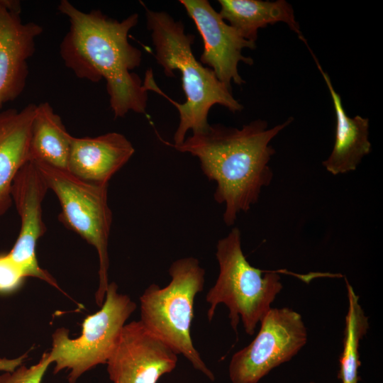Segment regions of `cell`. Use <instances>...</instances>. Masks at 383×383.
<instances>
[{"label":"cell","instance_id":"6da1fadb","mask_svg":"<svg viewBox=\"0 0 383 383\" xmlns=\"http://www.w3.org/2000/svg\"><path fill=\"white\" fill-rule=\"evenodd\" d=\"M57 9L70 23L60 45L65 65L79 79L94 83L106 81L115 118L129 111L145 113L148 91L132 72L141 64L142 52L128 40L138 14L118 21L98 9L82 11L67 0H61Z\"/></svg>","mask_w":383,"mask_h":383},{"label":"cell","instance_id":"ac0fdd59","mask_svg":"<svg viewBox=\"0 0 383 383\" xmlns=\"http://www.w3.org/2000/svg\"><path fill=\"white\" fill-rule=\"evenodd\" d=\"M348 309L345 316L343 352L340 357L338 377L341 383H357L360 365L359 347L369 328L368 317L362 309L359 296L345 279Z\"/></svg>","mask_w":383,"mask_h":383},{"label":"cell","instance_id":"44dd1931","mask_svg":"<svg viewBox=\"0 0 383 383\" xmlns=\"http://www.w3.org/2000/svg\"><path fill=\"white\" fill-rule=\"evenodd\" d=\"M28 355L24 353L15 358H6L0 357V372H12L23 365Z\"/></svg>","mask_w":383,"mask_h":383},{"label":"cell","instance_id":"e0dca14e","mask_svg":"<svg viewBox=\"0 0 383 383\" xmlns=\"http://www.w3.org/2000/svg\"><path fill=\"white\" fill-rule=\"evenodd\" d=\"M72 138L50 103L36 105L30 129V161L67 170Z\"/></svg>","mask_w":383,"mask_h":383},{"label":"cell","instance_id":"7c38bea8","mask_svg":"<svg viewBox=\"0 0 383 383\" xmlns=\"http://www.w3.org/2000/svg\"><path fill=\"white\" fill-rule=\"evenodd\" d=\"M21 2L0 0V111L23 91L28 76V60L35 40L43 31L35 22L23 23Z\"/></svg>","mask_w":383,"mask_h":383},{"label":"cell","instance_id":"d6986e66","mask_svg":"<svg viewBox=\"0 0 383 383\" xmlns=\"http://www.w3.org/2000/svg\"><path fill=\"white\" fill-rule=\"evenodd\" d=\"M51 364L49 353H45L38 362L30 367L22 365L12 372H2L0 383H41Z\"/></svg>","mask_w":383,"mask_h":383},{"label":"cell","instance_id":"5bb4252c","mask_svg":"<svg viewBox=\"0 0 383 383\" xmlns=\"http://www.w3.org/2000/svg\"><path fill=\"white\" fill-rule=\"evenodd\" d=\"M36 104L0 111V217L11 206V188L22 167L30 161V129Z\"/></svg>","mask_w":383,"mask_h":383},{"label":"cell","instance_id":"7a4b0ae2","mask_svg":"<svg viewBox=\"0 0 383 383\" xmlns=\"http://www.w3.org/2000/svg\"><path fill=\"white\" fill-rule=\"evenodd\" d=\"M292 120L290 117L272 128L260 119L240 128L212 124L180 145L170 144L196 157L204 174L216 182L213 198L224 204L223 219L227 226L234 225L238 214L248 211L257 202L262 189L270 184L273 172L269 162L275 150L270 143Z\"/></svg>","mask_w":383,"mask_h":383},{"label":"cell","instance_id":"4fadbf2b","mask_svg":"<svg viewBox=\"0 0 383 383\" xmlns=\"http://www.w3.org/2000/svg\"><path fill=\"white\" fill-rule=\"evenodd\" d=\"M134 152L132 143L119 133L93 138L72 136L67 170L84 181L108 184Z\"/></svg>","mask_w":383,"mask_h":383},{"label":"cell","instance_id":"30bf717a","mask_svg":"<svg viewBox=\"0 0 383 383\" xmlns=\"http://www.w3.org/2000/svg\"><path fill=\"white\" fill-rule=\"evenodd\" d=\"M48 187L35 163L24 165L16 176L11 197L21 219L17 240L7 252L26 278L34 277L59 289L55 278L38 264L36 246L46 231L43 220V201Z\"/></svg>","mask_w":383,"mask_h":383},{"label":"cell","instance_id":"ba28073f","mask_svg":"<svg viewBox=\"0 0 383 383\" xmlns=\"http://www.w3.org/2000/svg\"><path fill=\"white\" fill-rule=\"evenodd\" d=\"M254 340L232 356V383H257L272 370L290 360L307 342L301 316L289 308H271L260 322Z\"/></svg>","mask_w":383,"mask_h":383},{"label":"cell","instance_id":"52a82bcc","mask_svg":"<svg viewBox=\"0 0 383 383\" xmlns=\"http://www.w3.org/2000/svg\"><path fill=\"white\" fill-rule=\"evenodd\" d=\"M136 309L126 294L119 293L115 282L109 283L101 309L87 316L81 335L70 338L69 331L57 328L52 334L50 361L54 373L69 370V383H75L84 373L106 364L126 322Z\"/></svg>","mask_w":383,"mask_h":383},{"label":"cell","instance_id":"8fae6325","mask_svg":"<svg viewBox=\"0 0 383 383\" xmlns=\"http://www.w3.org/2000/svg\"><path fill=\"white\" fill-rule=\"evenodd\" d=\"M188 16L194 21L203 42L200 62L209 66L216 77L231 89V82L245 81L238 73V63L253 64L251 57L243 55L244 48L255 49L254 43L244 39L222 18L207 0H180Z\"/></svg>","mask_w":383,"mask_h":383},{"label":"cell","instance_id":"7402d4cb","mask_svg":"<svg viewBox=\"0 0 383 383\" xmlns=\"http://www.w3.org/2000/svg\"><path fill=\"white\" fill-rule=\"evenodd\" d=\"M310 383H314V382H310Z\"/></svg>","mask_w":383,"mask_h":383},{"label":"cell","instance_id":"9c48e42d","mask_svg":"<svg viewBox=\"0 0 383 383\" xmlns=\"http://www.w3.org/2000/svg\"><path fill=\"white\" fill-rule=\"evenodd\" d=\"M177 354L140 321L126 323L106 363L113 383H157L172 372Z\"/></svg>","mask_w":383,"mask_h":383},{"label":"cell","instance_id":"2e32d148","mask_svg":"<svg viewBox=\"0 0 383 383\" xmlns=\"http://www.w3.org/2000/svg\"><path fill=\"white\" fill-rule=\"evenodd\" d=\"M222 18L245 40L255 43L258 30L284 22L306 43L292 6L284 0H219Z\"/></svg>","mask_w":383,"mask_h":383},{"label":"cell","instance_id":"8992f818","mask_svg":"<svg viewBox=\"0 0 383 383\" xmlns=\"http://www.w3.org/2000/svg\"><path fill=\"white\" fill-rule=\"evenodd\" d=\"M33 162V161H32ZM48 189L61 206L60 220L95 248L99 256V287L95 301L101 306L109 285V238L112 212L108 204V184L84 181L66 170L34 162Z\"/></svg>","mask_w":383,"mask_h":383},{"label":"cell","instance_id":"277c9868","mask_svg":"<svg viewBox=\"0 0 383 383\" xmlns=\"http://www.w3.org/2000/svg\"><path fill=\"white\" fill-rule=\"evenodd\" d=\"M216 257L219 273L206 296L210 304L207 318L211 321L217 306L225 304L229 310L231 326L237 335L240 319L246 333L252 335L272 308L282 289L279 272L296 275L307 282L317 277L316 273L300 275L284 270H262L252 266L243 252L241 234L237 227L218 241Z\"/></svg>","mask_w":383,"mask_h":383},{"label":"cell","instance_id":"9a60e30c","mask_svg":"<svg viewBox=\"0 0 383 383\" xmlns=\"http://www.w3.org/2000/svg\"><path fill=\"white\" fill-rule=\"evenodd\" d=\"M309 49L331 94L336 118L333 148L330 155L323 162V165L333 175L354 171L362 158L371 151L369 119L360 116L351 118L347 114L341 97L335 90L328 74Z\"/></svg>","mask_w":383,"mask_h":383},{"label":"cell","instance_id":"5b68a950","mask_svg":"<svg viewBox=\"0 0 383 383\" xmlns=\"http://www.w3.org/2000/svg\"><path fill=\"white\" fill-rule=\"evenodd\" d=\"M168 272L171 281L166 287L151 284L140 296V321L195 370L214 381L191 337L194 299L204 289L205 270L198 259L187 257L174 261Z\"/></svg>","mask_w":383,"mask_h":383},{"label":"cell","instance_id":"3957f363","mask_svg":"<svg viewBox=\"0 0 383 383\" xmlns=\"http://www.w3.org/2000/svg\"><path fill=\"white\" fill-rule=\"evenodd\" d=\"M145 11L146 25L150 32L155 47V57L168 77L179 70L182 76V89L186 96L179 104L165 95L155 80L149 84V90L167 98L177 108L179 121L173 140L174 145L183 143L188 131L193 133L204 131L210 125L208 114L210 109L219 104L231 112L241 111L243 106L232 95L228 89L216 77L213 71L198 61L192 52L195 36L185 33L181 21H175L165 11H155L142 4Z\"/></svg>","mask_w":383,"mask_h":383},{"label":"cell","instance_id":"ffe728a7","mask_svg":"<svg viewBox=\"0 0 383 383\" xmlns=\"http://www.w3.org/2000/svg\"><path fill=\"white\" fill-rule=\"evenodd\" d=\"M25 278L8 253L0 254V294L14 292L19 288Z\"/></svg>","mask_w":383,"mask_h":383}]
</instances>
